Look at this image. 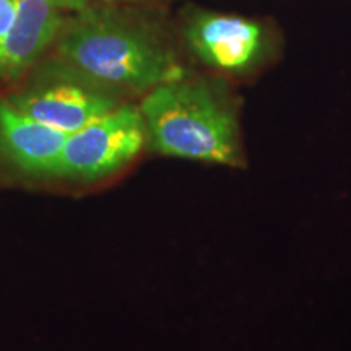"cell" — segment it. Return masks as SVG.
<instances>
[{"label":"cell","mask_w":351,"mask_h":351,"mask_svg":"<svg viewBox=\"0 0 351 351\" xmlns=\"http://www.w3.org/2000/svg\"><path fill=\"white\" fill-rule=\"evenodd\" d=\"M153 152L244 168L239 104L223 80L189 78L158 85L140 104Z\"/></svg>","instance_id":"cell-2"},{"label":"cell","mask_w":351,"mask_h":351,"mask_svg":"<svg viewBox=\"0 0 351 351\" xmlns=\"http://www.w3.org/2000/svg\"><path fill=\"white\" fill-rule=\"evenodd\" d=\"M119 96L60 64L28 90L12 96L8 103L26 116L70 135L119 106Z\"/></svg>","instance_id":"cell-5"},{"label":"cell","mask_w":351,"mask_h":351,"mask_svg":"<svg viewBox=\"0 0 351 351\" xmlns=\"http://www.w3.org/2000/svg\"><path fill=\"white\" fill-rule=\"evenodd\" d=\"M197 59L221 75L252 78L276 56L271 26L261 20L217 12H194L182 29Z\"/></svg>","instance_id":"cell-3"},{"label":"cell","mask_w":351,"mask_h":351,"mask_svg":"<svg viewBox=\"0 0 351 351\" xmlns=\"http://www.w3.org/2000/svg\"><path fill=\"white\" fill-rule=\"evenodd\" d=\"M147 142L140 108L119 104L67 137L54 176L96 181L124 168Z\"/></svg>","instance_id":"cell-4"},{"label":"cell","mask_w":351,"mask_h":351,"mask_svg":"<svg viewBox=\"0 0 351 351\" xmlns=\"http://www.w3.org/2000/svg\"><path fill=\"white\" fill-rule=\"evenodd\" d=\"M54 0H16L10 29L0 38V78L13 80L36 62L64 26Z\"/></svg>","instance_id":"cell-6"},{"label":"cell","mask_w":351,"mask_h":351,"mask_svg":"<svg viewBox=\"0 0 351 351\" xmlns=\"http://www.w3.org/2000/svg\"><path fill=\"white\" fill-rule=\"evenodd\" d=\"M67 137L0 101V150L26 173L54 176Z\"/></svg>","instance_id":"cell-7"},{"label":"cell","mask_w":351,"mask_h":351,"mask_svg":"<svg viewBox=\"0 0 351 351\" xmlns=\"http://www.w3.org/2000/svg\"><path fill=\"white\" fill-rule=\"evenodd\" d=\"M15 15L16 0H0V38L10 29Z\"/></svg>","instance_id":"cell-8"},{"label":"cell","mask_w":351,"mask_h":351,"mask_svg":"<svg viewBox=\"0 0 351 351\" xmlns=\"http://www.w3.org/2000/svg\"><path fill=\"white\" fill-rule=\"evenodd\" d=\"M57 39L64 65L117 95H147L187 75L158 25L125 12L82 8Z\"/></svg>","instance_id":"cell-1"},{"label":"cell","mask_w":351,"mask_h":351,"mask_svg":"<svg viewBox=\"0 0 351 351\" xmlns=\"http://www.w3.org/2000/svg\"><path fill=\"white\" fill-rule=\"evenodd\" d=\"M59 8H69V10H82L86 8L88 3L93 0H54ZM104 2H150V0H104Z\"/></svg>","instance_id":"cell-9"}]
</instances>
